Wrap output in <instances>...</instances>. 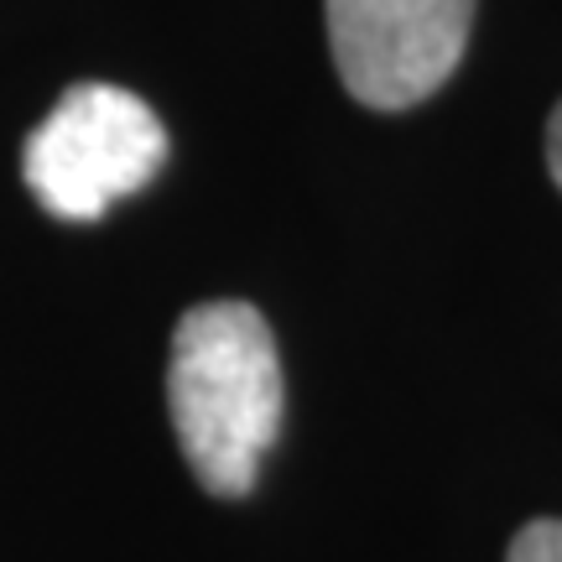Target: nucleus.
I'll list each match as a JSON object with an SVG mask.
<instances>
[{
    "mask_svg": "<svg viewBox=\"0 0 562 562\" xmlns=\"http://www.w3.org/2000/svg\"><path fill=\"white\" fill-rule=\"evenodd\" d=\"M281 360L271 323L250 302H199L172 334L167 406L182 459L220 501H240L261 480L281 432Z\"/></svg>",
    "mask_w": 562,
    "mask_h": 562,
    "instance_id": "obj_1",
    "label": "nucleus"
},
{
    "mask_svg": "<svg viewBox=\"0 0 562 562\" xmlns=\"http://www.w3.org/2000/svg\"><path fill=\"white\" fill-rule=\"evenodd\" d=\"M161 161L167 131L151 104L115 83H74L26 136L21 172L47 214L89 224L110 203L140 193Z\"/></svg>",
    "mask_w": 562,
    "mask_h": 562,
    "instance_id": "obj_2",
    "label": "nucleus"
},
{
    "mask_svg": "<svg viewBox=\"0 0 562 562\" xmlns=\"http://www.w3.org/2000/svg\"><path fill=\"white\" fill-rule=\"evenodd\" d=\"M474 0H328V47L344 89L370 110H412L453 79Z\"/></svg>",
    "mask_w": 562,
    "mask_h": 562,
    "instance_id": "obj_3",
    "label": "nucleus"
},
{
    "mask_svg": "<svg viewBox=\"0 0 562 562\" xmlns=\"http://www.w3.org/2000/svg\"><path fill=\"white\" fill-rule=\"evenodd\" d=\"M505 562H562V521H531L521 526V537L510 542Z\"/></svg>",
    "mask_w": 562,
    "mask_h": 562,
    "instance_id": "obj_4",
    "label": "nucleus"
},
{
    "mask_svg": "<svg viewBox=\"0 0 562 562\" xmlns=\"http://www.w3.org/2000/svg\"><path fill=\"white\" fill-rule=\"evenodd\" d=\"M547 167H552V182L562 188V104L552 110V121H547Z\"/></svg>",
    "mask_w": 562,
    "mask_h": 562,
    "instance_id": "obj_5",
    "label": "nucleus"
}]
</instances>
